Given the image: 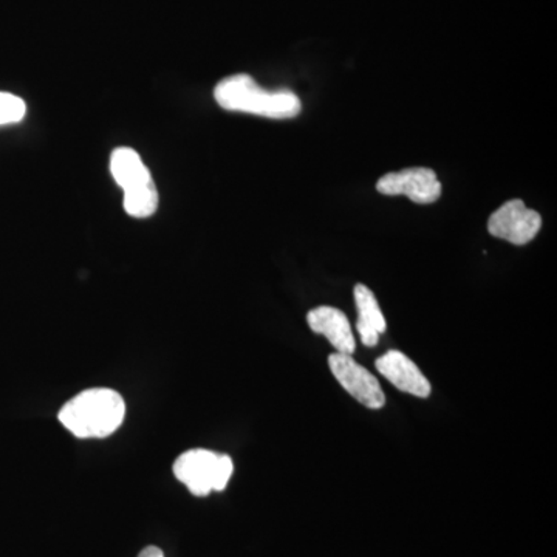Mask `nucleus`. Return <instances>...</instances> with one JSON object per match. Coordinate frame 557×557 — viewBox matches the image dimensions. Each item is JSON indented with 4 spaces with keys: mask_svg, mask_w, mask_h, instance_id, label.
<instances>
[{
    "mask_svg": "<svg viewBox=\"0 0 557 557\" xmlns=\"http://www.w3.org/2000/svg\"><path fill=\"white\" fill-rule=\"evenodd\" d=\"M126 417V403L113 388L81 392L58 413L62 426L78 438H106L115 434Z\"/></svg>",
    "mask_w": 557,
    "mask_h": 557,
    "instance_id": "nucleus-1",
    "label": "nucleus"
},
{
    "mask_svg": "<svg viewBox=\"0 0 557 557\" xmlns=\"http://www.w3.org/2000/svg\"><path fill=\"white\" fill-rule=\"evenodd\" d=\"M214 98L220 108L230 112L251 113L273 120L295 119L302 109L298 95L289 90L262 89L251 76L244 73L220 81Z\"/></svg>",
    "mask_w": 557,
    "mask_h": 557,
    "instance_id": "nucleus-2",
    "label": "nucleus"
},
{
    "mask_svg": "<svg viewBox=\"0 0 557 557\" xmlns=\"http://www.w3.org/2000/svg\"><path fill=\"white\" fill-rule=\"evenodd\" d=\"M112 177L124 190V209L135 219H148L159 208V190L141 157L131 148L113 150L110 157Z\"/></svg>",
    "mask_w": 557,
    "mask_h": 557,
    "instance_id": "nucleus-3",
    "label": "nucleus"
},
{
    "mask_svg": "<svg viewBox=\"0 0 557 557\" xmlns=\"http://www.w3.org/2000/svg\"><path fill=\"white\" fill-rule=\"evenodd\" d=\"M233 471L231 457L208 449H190L174 463L175 478L197 497L225 490Z\"/></svg>",
    "mask_w": 557,
    "mask_h": 557,
    "instance_id": "nucleus-4",
    "label": "nucleus"
},
{
    "mask_svg": "<svg viewBox=\"0 0 557 557\" xmlns=\"http://www.w3.org/2000/svg\"><path fill=\"white\" fill-rule=\"evenodd\" d=\"M541 228V214L527 208L522 200L507 201L487 220L491 236L512 245L530 244Z\"/></svg>",
    "mask_w": 557,
    "mask_h": 557,
    "instance_id": "nucleus-5",
    "label": "nucleus"
},
{
    "mask_svg": "<svg viewBox=\"0 0 557 557\" xmlns=\"http://www.w3.org/2000/svg\"><path fill=\"white\" fill-rule=\"evenodd\" d=\"M329 366L341 386L366 408L381 409L386 405V395L380 381L368 369L358 364L351 355H330Z\"/></svg>",
    "mask_w": 557,
    "mask_h": 557,
    "instance_id": "nucleus-6",
    "label": "nucleus"
},
{
    "mask_svg": "<svg viewBox=\"0 0 557 557\" xmlns=\"http://www.w3.org/2000/svg\"><path fill=\"white\" fill-rule=\"evenodd\" d=\"M376 189L384 196H408L420 205L434 203L442 196V183L428 168L391 172L376 183Z\"/></svg>",
    "mask_w": 557,
    "mask_h": 557,
    "instance_id": "nucleus-7",
    "label": "nucleus"
},
{
    "mask_svg": "<svg viewBox=\"0 0 557 557\" xmlns=\"http://www.w3.org/2000/svg\"><path fill=\"white\" fill-rule=\"evenodd\" d=\"M375 368L384 379L406 394L418 398H428L431 395V383L418 369L416 362L406 357L403 351H387L376 359Z\"/></svg>",
    "mask_w": 557,
    "mask_h": 557,
    "instance_id": "nucleus-8",
    "label": "nucleus"
},
{
    "mask_svg": "<svg viewBox=\"0 0 557 557\" xmlns=\"http://www.w3.org/2000/svg\"><path fill=\"white\" fill-rule=\"evenodd\" d=\"M307 321L314 333L325 336L330 341V344L335 347L336 354L354 357L355 350H357V341L351 332L350 322L343 311L335 307H318L310 311Z\"/></svg>",
    "mask_w": 557,
    "mask_h": 557,
    "instance_id": "nucleus-9",
    "label": "nucleus"
},
{
    "mask_svg": "<svg viewBox=\"0 0 557 557\" xmlns=\"http://www.w3.org/2000/svg\"><path fill=\"white\" fill-rule=\"evenodd\" d=\"M355 302H357L359 338L366 347H375L380 343V335L387 329L386 318L380 309L379 300L372 289L358 284L355 287Z\"/></svg>",
    "mask_w": 557,
    "mask_h": 557,
    "instance_id": "nucleus-10",
    "label": "nucleus"
},
{
    "mask_svg": "<svg viewBox=\"0 0 557 557\" xmlns=\"http://www.w3.org/2000/svg\"><path fill=\"white\" fill-rule=\"evenodd\" d=\"M27 115V104L22 98L0 91V127L21 123Z\"/></svg>",
    "mask_w": 557,
    "mask_h": 557,
    "instance_id": "nucleus-11",
    "label": "nucleus"
},
{
    "mask_svg": "<svg viewBox=\"0 0 557 557\" xmlns=\"http://www.w3.org/2000/svg\"><path fill=\"white\" fill-rule=\"evenodd\" d=\"M138 557H164L163 552L159 547H146L139 553Z\"/></svg>",
    "mask_w": 557,
    "mask_h": 557,
    "instance_id": "nucleus-12",
    "label": "nucleus"
}]
</instances>
